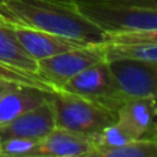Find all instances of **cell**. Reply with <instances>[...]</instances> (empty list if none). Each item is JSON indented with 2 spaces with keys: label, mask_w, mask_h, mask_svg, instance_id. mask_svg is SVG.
<instances>
[{
  "label": "cell",
  "mask_w": 157,
  "mask_h": 157,
  "mask_svg": "<svg viewBox=\"0 0 157 157\" xmlns=\"http://www.w3.org/2000/svg\"><path fill=\"white\" fill-rule=\"evenodd\" d=\"M6 22L68 39L105 44L106 32L90 21L69 0H7L0 4Z\"/></svg>",
  "instance_id": "1"
},
{
  "label": "cell",
  "mask_w": 157,
  "mask_h": 157,
  "mask_svg": "<svg viewBox=\"0 0 157 157\" xmlns=\"http://www.w3.org/2000/svg\"><path fill=\"white\" fill-rule=\"evenodd\" d=\"M47 95L54 108L57 127L92 138L101 130L116 123L114 112L80 95L63 90H51Z\"/></svg>",
  "instance_id": "2"
},
{
  "label": "cell",
  "mask_w": 157,
  "mask_h": 157,
  "mask_svg": "<svg viewBox=\"0 0 157 157\" xmlns=\"http://www.w3.org/2000/svg\"><path fill=\"white\" fill-rule=\"evenodd\" d=\"M90 21L112 32L157 29V10L123 4L110 0H69Z\"/></svg>",
  "instance_id": "3"
},
{
  "label": "cell",
  "mask_w": 157,
  "mask_h": 157,
  "mask_svg": "<svg viewBox=\"0 0 157 157\" xmlns=\"http://www.w3.org/2000/svg\"><path fill=\"white\" fill-rule=\"evenodd\" d=\"M58 90L87 98L114 113L127 99L114 80L108 59L88 66Z\"/></svg>",
  "instance_id": "4"
},
{
  "label": "cell",
  "mask_w": 157,
  "mask_h": 157,
  "mask_svg": "<svg viewBox=\"0 0 157 157\" xmlns=\"http://www.w3.org/2000/svg\"><path fill=\"white\" fill-rule=\"evenodd\" d=\"M105 59V44H87L37 61V75L52 90H58L88 66Z\"/></svg>",
  "instance_id": "5"
},
{
  "label": "cell",
  "mask_w": 157,
  "mask_h": 157,
  "mask_svg": "<svg viewBox=\"0 0 157 157\" xmlns=\"http://www.w3.org/2000/svg\"><path fill=\"white\" fill-rule=\"evenodd\" d=\"M108 61L114 80L125 98L152 97L157 99V61L139 58Z\"/></svg>",
  "instance_id": "6"
},
{
  "label": "cell",
  "mask_w": 157,
  "mask_h": 157,
  "mask_svg": "<svg viewBox=\"0 0 157 157\" xmlns=\"http://www.w3.org/2000/svg\"><path fill=\"white\" fill-rule=\"evenodd\" d=\"M157 120V99L152 97L127 98L116 112V124L131 139L153 138Z\"/></svg>",
  "instance_id": "7"
},
{
  "label": "cell",
  "mask_w": 157,
  "mask_h": 157,
  "mask_svg": "<svg viewBox=\"0 0 157 157\" xmlns=\"http://www.w3.org/2000/svg\"><path fill=\"white\" fill-rule=\"evenodd\" d=\"M55 127L57 125H55L54 108L47 95V101H44L41 105L19 114L7 124L0 125V135L3 139L17 136L39 142Z\"/></svg>",
  "instance_id": "8"
},
{
  "label": "cell",
  "mask_w": 157,
  "mask_h": 157,
  "mask_svg": "<svg viewBox=\"0 0 157 157\" xmlns=\"http://www.w3.org/2000/svg\"><path fill=\"white\" fill-rule=\"evenodd\" d=\"M92 142L84 134L55 127L36 144L29 157H91Z\"/></svg>",
  "instance_id": "9"
},
{
  "label": "cell",
  "mask_w": 157,
  "mask_h": 157,
  "mask_svg": "<svg viewBox=\"0 0 157 157\" xmlns=\"http://www.w3.org/2000/svg\"><path fill=\"white\" fill-rule=\"evenodd\" d=\"M8 25L13 29L14 35L21 43V46L25 48V51L32 58H35L36 61L52 57V55H57L59 52L76 48V47L92 44V43H87V41H80V40H75V39L63 37V36L52 35V33L43 32V30L39 29L21 26V25H14V24H8Z\"/></svg>",
  "instance_id": "10"
},
{
  "label": "cell",
  "mask_w": 157,
  "mask_h": 157,
  "mask_svg": "<svg viewBox=\"0 0 157 157\" xmlns=\"http://www.w3.org/2000/svg\"><path fill=\"white\" fill-rule=\"evenodd\" d=\"M51 91V90H50ZM46 90L30 86H19L0 98V125H4L19 114L47 101Z\"/></svg>",
  "instance_id": "11"
},
{
  "label": "cell",
  "mask_w": 157,
  "mask_h": 157,
  "mask_svg": "<svg viewBox=\"0 0 157 157\" xmlns=\"http://www.w3.org/2000/svg\"><path fill=\"white\" fill-rule=\"evenodd\" d=\"M0 62L37 75V61L25 51L7 22L0 24Z\"/></svg>",
  "instance_id": "12"
},
{
  "label": "cell",
  "mask_w": 157,
  "mask_h": 157,
  "mask_svg": "<svg viewBox=\"0 0 157 157\" xmlns=\"http://www.w3.org/2000/svg\"><path fill=\"white\" fill-rule=\"evenodd\" d=\"M157 141L155 138L131 139L119 146L95 150L92 157H156Z\"/></svg>",
  "instance_id": "13"
},
{
  "label": "cell",
  "mask_w": 157,
  "mask_h": 157,
  "mask_svg": "<svg viewBox=\"0 0 157 157\" xmlns=\"http://www.w3.org/2000/svg\"><path fill=\"white\" fill-rule=\"evenodd\" d=\"M105 44L112 46H157V29L106 33Z\"/></svg>",
  "instance_id": "14"
},
{
  "label": "cell",
  "mask_w": 157,
  "mask_h": 157,
  "mask_svg": "<svg viewBox=\"0 0 157 157\" xmlns=\"http://www.w3.org/2000/svg\"><path fill=\"white\" fill-rule=\"evenodd\" d=\"M0 78L6 80V81H10V83L21 84V86L37 87V88L46 90V91L52 90L40 76L33 75V73H28V72L17 69V68H14V66H10L4 62H0Z\"/></svg>",
  "instance_id": "15"
},
{
  "label": "cell",
  "mask_w": 157,
  "mask_h": 157,
  "mask_svg": "<svg viewBox=\"0 0 157 157\" xmlns=\"http://www.w3.org/2000/svg\"><path fill=\"white\" fill-rule=\"evenodd\" d=\"M106 59L114 58H139V59L157 61V46H112L105 44Z\"/></svg>",
  "instance_id": "16"
},
{
  "label": "cell",
  "mask_w": 157,
  "mask_h": 157,
  "mask_svg": "<svg viewBox=\"0 0 157 157\" xmlns=\"http://www.w3.org/2000/svg\"><path fill=\"white\" fill-rule=\"evenodd\" d=\"M128 141H131L130 136H128L116 123H113V124L105 127L103 130H101L99 132L95 134V135L91 138V142H92L91 157L94 155L95 150L119 146V145H123Z\"/></svg>",
  "instance_id": "17"
},
{
  "label": "cell",
  "mask_w": 157,
  "mask_h": 157,
  "mask_svg": "<svg viewBox=\"0 0 157 157\" xmlns=\"http://www.w3.org/2000/svg\"><path fill=\"white\" fill-rule=\"evenodd\" d=\"M36 141L26 138H4L0 145V156L7 157H29L30 152L35 149Z\"/></svg>",
  "instance_id": "18"
},
{
  "label": "cell",
  "mask_w": 157,
  "mask_h": 157,
  "mask_svg": "<svg viewBox=\"0 0 157 157\" xmlns=\"http://www.w3.org/2000/svg\"><path fill=\"white\" fill-rule=\"evenodd\" d=\"M110 2L123 3V4L130 6H138V7H147L157 10V0H110Z\"/></svg>",
  "instance_id": "19"
},
{
  "label": "cell",
  "mask_w": 157,
  "mask_h": 157,
  "mask_svg": "<svg viewBox=\"0 0 157 157\" xmlns=\"http://www.w3.org/2000/svg\"><path fill=\"white\" fill-rule=\"evenodd\" d=\"M21 84H15V83H10V81H6V80H2L0 78V98L4 97L7 92L13 91L15 90L17 87H19Z\"/></svg>",
  "instance_id": "20"
},
{
  "label": "cell",
  "mask_w": 157,
  "mask_h": 157,
  "mask_svg": "<svg viewBox=\"0 0 157 157\" xmlns=\"http://www.w3.org/2000/svg\"><path fill=\"white\" fill-rule=\"evenodd\" d=\"M153 138L157 141V125H156V130H155V134H153Z\"/></svg>",
  "instance_id": "21"
},
{
  "label": "cell",
  "mask_w": 157,
  "mask_h": 157,
  "mask_svg": "<svg viewBox=\"0 0 157 157\" xmlns=\"http://www.w3.org/2000/svg\"><path fill=\"white\" fill-rule=\"evenodd\" d=\"M4 22H6V19L3 18V17H2V14H0V24H4Z\"/></svg>",
  "instance_id": "22"
},
{
  "label": "cell",
  "mask_w": 157,
  "mask_h": 157,
  "mask_svg": "<svg viewBox=\"0 0 157 157\" xmlns=\"http://www.w3.org/2000/svg\"><path fill=\"white\" fill-rule=\"evenodd\" d=\"M4 2H7V0H0V4H2V3H4Z\"/></svg>",
  "instance_id": "23"
},
{
  "label": "cell",
  "mask_w": 157,
  "mask_h": 157,
  "mask_svg": "<svg viewBox=\"0 0 157 157\" xmlns=\"http://www.w3.org/2000/svg\"><path fill=\"white\" fill-rule=\"evenodd\" d=\"M2 141H3V138H2V135H0V145H2Z\"/></svg>",
  "instance_id": "24"
}]
</instances>
